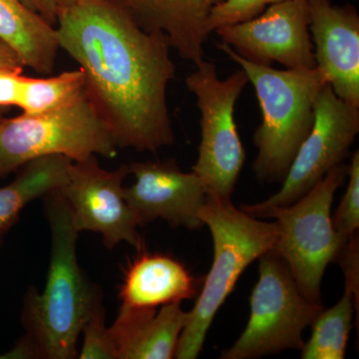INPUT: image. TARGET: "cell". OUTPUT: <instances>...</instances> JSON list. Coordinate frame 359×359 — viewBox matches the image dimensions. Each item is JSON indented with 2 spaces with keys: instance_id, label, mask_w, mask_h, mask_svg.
<instances>
[{
  "instance_id": "cell-1",
  "label": "cell",
  "mask_w": 359,
  "mask_h": 359,
  "mask_svg": "<svg viewBox=\"0 0 359 359\" xmlns=\"http://www.w3.org/2000/svg\"><path fill=\"white\" fill-rule=\"evenodd\" d=\"M55 29L118 148L157 153L174 143L167 90L176 67L166 35L144 28L116 0H83Z\"/></svg>"
},
{
  "instance_id": "cell-2",
  "label": "cell",
  "mask_w": 359,
  "mask_h": 359,
  "mask_svg": "<svg viewBox=\"0 0 359 359\" xmlns=\"http://www.w3.org/2000/svg\"><path fill=\"white\" fill-rule=\"evenodd\" d=\"M45 212L51 233L50 264L42 292L29 290L26 295L23 323L39 358H75L82 327L101 299L78 264L79 233L59 191L45 197Z\"/></svg>"
},
{
  "instance_id": "cell-3",
  "label": "cell",
  "mask_w": 359,
  "mask_h": 359,
  "mask_svg": "<svg viewBox=\"0 0 359 359\" xmlns=\"http://www.w3.org/2000/svg\"><path fill=\"white\" fill-rule=\"evenodd\" d=\"M218 48L241 66L254 85L262 122L254 135L252 170L262 183H283L314 120V102L327 84L318 67L278 70L238 55L228 44Z\"/></svg>"
},
{
  "instance_id": "cell-4",
  "label": "cell",
  "mask_w": 359,
  "mask_h": 359,
  "mask_svg": "<svg viewBox=\"0 0 359 359\" xmlns=\"http://www.w3.org/2000/svg\"><path fill=\"white\" fill-rule=\"evenodd\" d=\"M201 219L211 231L214 259L195 306L187 313L175 355L178 359L199 356L215 316L238 278L252 262L273 250L278 236L276 221H262L237 209L231 200L212 196H207Z\"/></svg>"
},
{
  "instance_id": "cell-5",
  "label": "cell",
  "mask_w": 359,
  "mask_h": 359,
  "mask_svg": "<svg viewBox=\"0 0 359 359\" xmlns=\"http://www.w3.org/2000/svg\"><path fill=\"white\" fill-rule=\"evenodd\" d=\"M346 178L347 165L340 164L294 204L245 212L276 219L278 236L271 250L287 264L302 294L318 304L325 269L348 242L335 231L332 216L335 192Z\"/></svg>"
},
{
  "instance_id": "cell-6",
  "label": "cell",
  "mask_w": 359,
  "mask_h": 359,
  "mask_svg": "<svg viewBox=\"0 0 359 359\" xmlns=\"http://www.w3.org/2000/svg\"><path fill=\"white\" fill-rule=\"evenodd\" d=\"M112 134L85 93L58 109L0 119V175L36 158L60 155L73 162L118 153Z\"/></svg>"
},
{
  "instance_id": "cell-7",
  "label": "cell",
  "mask_w": 359,
  "mask_h": 359,
  "mask_svg": "<svg viewBox=\"0 0 359 359\" xmlns=\"http://www.w3.org/2000/svg\"><path fill=\"white\" fill-rule=\"evenodd\" d=\"M249 78L243 69L219 79L216 65L203 61L186 77L201 112V143L193 166L208 196L231 200L245 153L235 120V108Z\"/></svg>"
},
{
  "instance_id": "cell-8",
  "label": "cell",
  "mask_w": 359,
  "mask_h": 359,
  "mask_svg": "<svg viewBox=\"0 0 359 359\" xmlns=\"http://www.w3.org/2000/svg\"><path fill=\"white\" fill-rule=\"evenodd\" d=\"M257 259L259 280L250 297L249 321L221 358L252 359L302 349L304 330L323 309L302 294L289 266L273 250Z\"/></svg>"
},
{
  "instance_id": "cell-9",
  "label": "cell",
  "mask_w": 359,
  "mask_h": 359,
  "mask_svg": "<svg viewBox=\"0 0 359 359\" xmlns=\"http://www.w3.org/2000/svg\"><path fill=\"white\" fill-rule=\"evenodd\" d=\"M359 132V109L347 105L325 84L314 102L313 128L297 150L278 193L245 212L294 204L349 154Z\"/></svg>"
},
{
  "instance_id": "cell-10",
  "label": "cell",
  "mask_w": 359,
  "mask_h": 359,
  "mask_svg": "<svg viewBox=\"0 0 359 359\" xmlns=\"http://www.w3.org/2000/svg\"><path fill=\"white\" fill-rule=\"evenodd\" d=\"M129 174L128 165L109 171L99 165L96 157L76 161L59 192L69 205L78 233H100L109 250L125 242L140 252L144 242L137 230L138 222L124 197L123 182Z\"/></svg>"
},
{
  "instance_id": "cell-11",
  "label": "cell",
  "mask_w": 359,
  "mask_h": 359,
  "mask_svg": "<svg viewBox=\"0 0 359 359\" xmlns=\"http://www.w3.org/2000/svg\"><path fill=\"white\" fill-rule=\"evenodd\" d=\"M309 21L308 0H287L266 7L252 20L222 26L215 32L223 43L250 62L313 69L316 63Z\"/></svg>"
},
{
  "instance_id": "cell-12",
  "label": "cell",
  "mask_w": 359,
  "mask_h": 359,
  "mask_svg": "<svg viewBox=\"0 0 359 359\" xmlns=\"http://www.w3.org/2000/svg\"><path fill=\"white\" fill-rule=\"evenodd\" d=\"M128 167L135 182L125 187L124 197L139 226L158 219L173 228L204 226L201 211L208 195L194 172L185 173L173 160L134 162Z\"/></svg>"
},
{
  "instance_id": "cell-13",
  "label": "cell",
  "mask_w": 359,
  "mask_h": 359,
  "mask_svg": "<svg viewBox=\"0 0 359 359\" xmlns=\"http://www.w3.org/2000/svg\"><path fill=\"white\" fill-rule=\"evenodd\" d=\"M316 67L335 95L359 109V16L351 6L308 0Z\"/></svg>"
},
{
  "instance_id": "cell-14",
  "label": "cell",
  "mask_w": 359,
  "mask_h": 359,
  "mask_svg": "<svg viewBox=\"0 0 359 359\" xmlns=\"http://www.w3.org/2000/svg\"><path fill=\"white\" fill-rule=\"evenodd\" d=\"M144 28L166 35L171 48L196 66L205 60L208 18L222 0H116Z\"/></svg>"
},
{
  "instance_id": "cell-15",
  "label": "cell",
  "mask_w": 359,
  "mask_h": 359,
  "mask_svg": "<svg viewBox=\"0 0 359 359\" xmlns=\"http://www.w3.org/2000/svg\"><path fill=\"white\" fill-rule=\"evenodd\" d=\"M187 313L181 304L157 309L121 306L109 327L118 359H171L176 355Z\"/></svg>"
},
{
  "instance_id": "cell-16",
  "label": "cell",
  "mask_w": 359,
  "mask_h": 359,
  "mask_svg": "<svg viewBox=\"0 0 359 359\" xmlns=\"http://www.w3.org/2000/svg\"><path fill=\"white\" fill-rule=\"evenodd\" d=\"M203 280L178 259L142 250L125 271L119 297L123 306L157 309L195 299Z\"/></svg>"
},
{
  "instance_id": "cell-17",
  "label": "cell",
  "mask_w": 359,
  "mask_h": 359,
  "mask_svg": "<svg viewBox=\"0 0 359 359\" xmlns=\"http://www.w3.org/2000/svg\"><path fill=\"white\" fill-rule=\"evenodd\" d=\"M0 39L16 52L25 67L39 74H51L60 49L55 26L20 0H0Z\"/></svg>"
},
{
  "instance_id": "cell-18",
  "label": "cell",
  "mask_w": 359,
  "mask_h": 359,
  "mask_svg": "<svg viewBox=\"0 0 359 359\" xmlns=\"http://www.w3.org/2000/svg\"><path fill=\"white\" fill-rule=\"evenodd\" d=\"M72 162L65 156H44L16 170L13 181L0 187V236L15 223L32 201L61 190L67 182Z\"/></svg>"
},
{
  "instance_id": "cell-19",
  "label": "cell",
  "mask_w": 359,
  "mask_h": 359,
  "mask_svg": "<svg viewBox=\"0 0 359 359\" xmlns=\"http://www.w3.org/2000/svg\"><path fill=\"white\" fill-rule=\"evenodd\" d=\"M353 295L346 290L332 308L325 309L311 323V339L302 347V359H344L351 334Z\"/></svg>"
},
{
  "instance_id": "cell-20",
  "label": "cell",
  "mask_w": 359,
  "mask_h": 359,
  "mask_svg": "<svg viewBox=\"0 0 359 359\" xmlns=\"http://www.w3.org/2000/svg\"><path fill=\"white\" fill-rule=\"evenodd\" d=\"M84 82L80 68L55 76H23L18 107L25 114H39L65 107L83 93Z\"/></svg>"
},
{
  "instance_id": "cell-21",
  "label": "cell",
  "mask_w": 359,
  "mask_h": 359,
  "mask_svg": "<svg viewBox=\"0 0 359 359\" xmlns=\"http://www.w3.org/2000/svg\"><path fill=\"white\" fill-rule=\"evenodd\" d=\"M346 192L334 216L332 224L342 240L347 241L358 233L359 229V152L356 150L347 165Z\"/></svg>"
},
{
  "instance_id": "cell-22",
  "label": "cell",
  "mask_w": 359,
  "mask_h": 359,
  "mask_svg": "<svg viewBox=\"0 0 359 359\" xmlns=\"http://www.w3.org/2000/svg\"><path fill=\"white\" fill-rule=\"evenodd\" d=\"M83 344L80 359H118L109 327H106L105 311L101 302L92 309L82 327Z\"/></svg>"
},
{
  "instance_id": "cell-23",
  "label": "cell",
  "mask_w": 359,
  "mask_h": 359,
  "mask_svg": "<svg viewBox=\"0 0 359 359\" xmlns=\"http://www.w3.org/2000/svg\"><path fill=\"white\" fill-rule=\"evenodd\" d=\"M287 0H222L212 9L205 28L209 34L222 27L252 20L266 7Z\"/></svg>"
},
{
  "instance_id": "cell-24",
  "label": "cell",
  "mask_w": 359,
  "mask_h": 359,
  "mask_svg": "<svg viewBox=\"0 0 359 359\" xmlns=\"http://www.w3.org/2000/svg\"><path fill=\"white\" fill-rule=\"evenodd\" d=\"M337 261L341 264L346 276V290L353 294L358 304V233L349 238L340 252Z\"/></svg>"
},
{
  "instance_id": "cell-25",
  "label": "cell",
  "mask_w": 359,
  "mask_h": 359,
  "mask_svg": "<svg viewBox=\"0 0 359 359\" xmlns=\"http://www.w3.org/2000/svg\"><path fill=\"white\" fill-rule=\"evenodd\" d=\"M20 1L47 23L55 26L59 18L63 13L83 0H20Z\"/></svg>"
},
{
  "instance_id": "cell-26",
  "label": "cell",
  "mask_w": 359,
  "mask_h": 359,
  "mask_svg": "<svg viewBox=\"0 0 359 359\" xmlns=\"http://www.w3.org/2000/svg\"><path fill=\"white\" fill-rule=\"evenodd\" d=\"M25 68L0 67V108L18 107Z\"/></svg>"
},
{
  "instance_id": "cell-27",
  "label": "cell",
  "mask_w": 359,
  "mask_h": 359,
  "mask_svg": "<svg viewBox=\"0 0 359 359\" xmlns=\"http://www.w3.org/2000/svg\"><path fill=\"white\" fill-rule=\"evenodd\" d=\"M0 67L25 68L20 56L9 45L0 39Z\"/></svg>"
},
{
  "instance_id": "cell-28",
  "label": "cell",
  "mask_w": 359,
  "mask_h": 359,
  "mask_svg": "<svg viewBox=\"0 0 359 359\" xmlns=\"http://www.w3.org/2000/svg\"><path fill=\"white\" fill-rule=\"evenodd\" d=\"M1 177H2L1 175H0V178H1Z\"/></svg>"
}]
</instances>
